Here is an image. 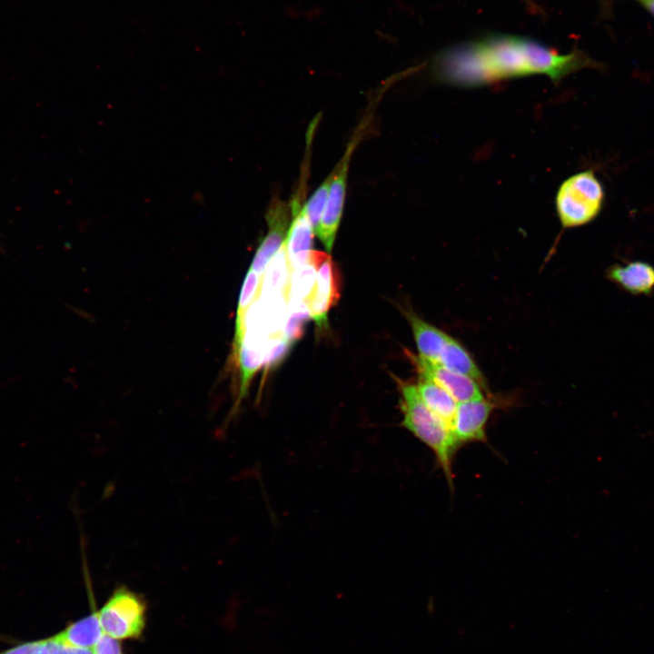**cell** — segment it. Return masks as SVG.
<instances>
[{
	"mask_svg": "<svg viewBox=\"0 0 654 654\" xmlns=\"http://www.w3.org/2000/svg\"><path fill=\"white\" fill-rule=\"evenodd\" d=\"M400 391L401 425L433 452L437 464L453 489L452 461L458 450L451 427L423 402L416 384L394 377Z\"/></svg>",
	"mask_w": 654,
	"mask_h": 654,
	"instance_id": "cell-2",
	"label": "cell"
},
{
	"mask_svg": "<svg viewBox=\"0 0 654 654\" xmlns=\"http://www.w3.org/2000/svg\"><path fill=\"white\" fill-rule=\"evenodd\" d=\"M494 404L485 397L458 402L451 422L457 446L471 442H486V427Z\"/></svg>",
	"mask_w": 654,
	"mask_h": 654,
	"instance_id": "cell-8",
	"label": "cell"
},
{
	"mask_svg": "<svg viewBox=\"0 0 654 654\" xmlns=\"http://www.w3.org/2000/svg\"><path fill=\"white\" fill-rule=\"evenodd\" d=\"M316 273L317 270L311 262L291 272L287 294L290 308L308 305L314 288Z\"/></svg>",
	"mask_w": 654,
	"mask_h": 654,
	"instance_id": "cell-17",
	"label": "cell"
},
{
	"mask_svg": "<svg viewBox=\"0 0 654 654\" xmlns=\"http://www.w3.org/2000/svg\"><path fill=\"white\" fill-rule=\"evenodd\" d=\"M640 5L654 16V0H638Z\"/></svg>",
	"mask_w": 654,
	"mask_h": 654,
	"instance_id": "cell-22",
	"label": "cell"
},
{
	"mask_svg": "<svg viewBox=\"0 0 654 654\" xmlns=\"http://www.w3.org/2000/svg\"><path fill=\"white\" fill-rule=\"evenodd\" d=\"M605 277L622 291L632 295H650L654 290V266L643 261L609 266Z\"/></svg>",
	"mask_w": 654,
	"mask_h": 654,
	"instance_id": "cell-11",
	"label": "cell"
},
{
	"mask_svg": "<svg viewBox=\"0 0 654 654\" xmlns=\"http://www.w3.org/2000/svg\"><path fill=\"white\" fill-rule=\"evenodd\" d=\"M0 654H44L39 639L25 641L0 651Z\"/></svg>",
	"mask_w": 654,
	"mask_h": 654,
	"instance_id": "cell-21",
	"label": "cell"
},
{
	"mask_svg": "<svg viewBox=\"0 0 654 654\" xmlns=\"http://www.w3.org/2000/svg\"><path fill=\"white\" fill-rule=\"evenodd\" d=\"M284 243L269 263L261 279L260 297H287L291 277Z\"/></svg>",
	"mask_w": 654,
	"mask_h": 654,
	"instance_id": "cell-14",
	"label": "cell"
},
{
	"mask_svg": "<svg viewBox=\"0 0 654 654\" xmlns=\"http://www.w3.org/2000/svg\"><path fill=\"white\" fill-rule=\"evenodd\" d=\"M290 204L279 196H273L265 215L268 233L259 245L250 267L258 275L263 276L272 257L283 245L290 226Z\"/></svg>",
	"mask_w": 654,
	"mask_h": 654,
	"instance_id": "cell-7",
	"label": "cell"
},
{
	"mask_svg": "<svg viewBox=\"0 0 654 654\" xmlns=\"http://www.w3.org/2000/svg\"><path fill=\"white\" fill-rule=\"evenodd\" d=\"M104 633L116 639H135L145 624V604L134 592L117 588L98 611Z\"/></svg>",
	"mask_w": 654,
	"mask_h": 654,
	"instance_id": "cell-5",
	"label": "cell"
},
{
	"mask_svg": "<svg viewBox=\"0 0 654 654\" xmlns=\"http://www.w3.org/2000/svg\"><path fill=\"white\" fill-rule=\"evenodd\" d=\"M40 645L44 654H94L92 649H84L66 643L54 635L40 639Z\"/></svg>",
	"mask_w": 654,
	"mask_h": 654,
	"instance_id": "cell-19",
	"label": "cell"
},
{
	"mask_svg": "<svg viewBox=\"0 0 654 654\" xmlns=\"http://www.w3.org/2000/svg\"><path fill=\"white\" fill-rule=\"evenodd\" d=\"M103 634L98 611H96L71 623L54 636L71 645L93 649Z\"/></svg>",
	"mask_w": 654,
	"mask_h": 654,
	"instance_id": "cell-16",
	"label": "cell"
},
{
	"mask_svg": "<svg viewBox=\"0 0 654 654\" xmlns=\"http://www.w3.org/2000/svg\"><path fill=\"white\" fill-rule=\"evenodd\" d=\"M92 649L94 654H123L118 639L105 633L103 634Z\"/></svg>",
	"mask_w": 654,
	"mask_h": 654,
	"instance_id": "cell-20",
	"label": "cell"
},
{
	"mask_svg": "<svg viewBox=\"0 0 654 654\" xmlns=\"http://www.w3.org/2000/svg\"><path fill=\"white\" fill-rule=\"evenodd\" d=\"M402 312L412 330L419 356L437 363L450 335L424 321L412 311L402 310Z\"/></svg>",
	"mask_w": 654,
	"mask_h": 654,
	"instance_id": "cell-12",
	"label": "cell"
},
{
	"mask_svg": "<svg viewBox=\"0 0 654 654\" xmlns=\"http://www.w3.org/2000/svg\"><path fill=\"white\" fill-rule=\"evenodd\" d=\"M310 262L317 270L312 294L309 300L310 315L319 329L326 328L330 309L341 295V274L332 257L325 253L312 251Z\"/></svg>",
	"mask_w": 654,
	"mask_h": 654,
	"instance_id": "cell-6",
	"label": "cell"
},
{
	"mask_svg": "<svg viewBox=\"0 0 654 654\" xmlns=\"http://www.w3.org/2000/svg\"><path fill=\"white\" fill-rule=\"evenodd\" d=\"M604 189L592 170L567 178L559 187L556 211L563 228H575L592 222L601 212Z\"/></svg>",
	"mask_w": 654,
	"mask_h": 654,
	"instance_id": "cell-3",
	"label": "cell"
},
{
	"mask_svg": "<svg viewBox=\"0 0 654 654\" xmlns=\"http://www.w3.org/2000/svg\"><path fill=\"white\" fill-rule=\"evenodd\" d=\"M416 387L426 406L451 427L458 402L441 386L426 376L419 375Z\"/></svg>",
	"mask_w": 654,
	"mask_h": 654,
	"instance_id": "cell-13",
	"label": "cell"
},
{
	"mask_svg": "<svg viewBox=\"0 0 654 654\" xmlns=\"http://www.w3.org/2000/svg\"><path fill=\"white\" fill-rule=\"evenodd\" d=\"M301 198L297 194L290 203L292 219L284 242L291 271L310 263L312 253L313 229L302 206Z\"/></svg>",
	"mask_w": 654,
	"mask_h": 654,
	"instance_id": "cell-9",
	"label": "cell"
},
{
	"mask_svg": "<svg viewBox=\"0 0 654 654\" xmlns=\"http://www.w3.org/2000/svg\"><path fill=\"white\" fill-rule=\"evenodd\" d=\"M419 375L426 376L441 386L457 401L462 402L483 398L482 385L474 379L451 372L439 363L427 361L419 355L412 356Z\"/></svg>",
	"mask_w": 654,
	"mask_h": 654,
	"instance_id": "cell-10",
	"label": "cell"
},
{
	"mask_svg": "<svg viewBox=\"0 0 654 654\" xmlns=\"http://www.w3.org/2000/svg\"><path fill=\"white\" fill-rule=\"evenodd\" d=\"M291 312L282 330V336L291 343L296 342L303 332V326L310 315L307 304L290 308Z\"/></svg>",
	"mask_w": 654,
	"mask_h": 654,
	"instance_id": "cell-18",
	"label": "cell"
},
{
	"mask_svg": "<svg viewBox=\"0 0 654 654\" xmlns=\"http://www.w3.org/2000/svg\"><path fill=\"white\" fill-rule=\"evenodd\" d=\"M365 118L350 140L342 158L329 174L331 185L322 219L315 233L325 249L331 252L342 216L349 164L352 155L366 132L369 122Z\"/></svg>",
	"mask_w": 654,
	"mask_h": 654,
	"instance_id": "cell-4",
	"label": "cell"
},
{
	"mask_svg": "<svg viewBox=\"0 0 654 654\" xmlns=\"http://www.w3.org/2000/svg\"><path fill=\"white\" fill-rule=\"evenodd\" d=\"M437 363L451 372L474 379L484 386V377L476 362L467 349L451 336L447 341Z\"/></svg>",
	"mask_w": 654,
	"mask_h": 654,
	"instance_id": "cell-15",
	"label": "cell"
},
{
	"mask_svg": "<svg viewBox=\"0 0 654 654\" xmlns=\"http://www.w3.org/2000/svg\"><path fill=\"white\" fill-rule=\"evenodd\" d=\"M599 66L580 50L560 54L529 37L493 35L440 52L431 62V73L441 84L475 88L534 74L558 83L580 70Z\"/></svg>",
	"mask_w": 654,
	"mask_h": 654,
	"instance_id": "cell-1",
	"label": "cell"
}]
</instances>
